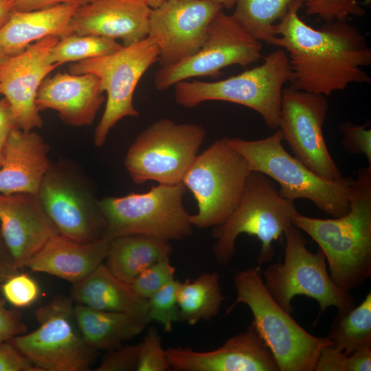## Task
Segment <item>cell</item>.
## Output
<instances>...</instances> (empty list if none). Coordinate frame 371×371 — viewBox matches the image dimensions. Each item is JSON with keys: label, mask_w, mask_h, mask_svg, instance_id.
<instances>
[{"label": "cell", "mask_w": 371, "mask_h": 371, "mask_svg": "<svg viewBox=\"0 0 371 371\" xmlns=\"http://www.w3.org/2000/svg\"><path fill=\"white\" fill-rule=\"evenodd\" d=\"M304 3L295 1L274 27L269 44L281 47L289 57L291 87L329 96L352 83H370L363 67L371 64L364 35L346 20L315 29L299 16Z\"/></svg>", "instance_id": "cell-1"}, {"label": "cell", "mask_w": 371, "mask_h": 371, "mask_svg": "<svg viewBox=\"0 0 371 371\" xmlns=\"http://www.w3.org/2000/svg\"><path fill=\"white\" fill-rule=\"evenodd\" d=\"M348 213L317 218L296 211L293 225L322 249L330 277L339 289L350 290L371 277V165L360 168L350 188Z\"/></svg>", "instance_id": "cell-2"}, {"label": "cell", "mask_w": 371, "mask_h": 371, "mask_svg": "<svg viewBox=\"0 0 371 371\" xmlns=\"http://www.w3.org/2000/svg\"><path fill=\"white\" fill-rule=\"evenodd\" d=\"M236 297L226 310L240 303L250 309L256 329L275 357L279 371H314L322 350L332 341L303 328L267 291L260 267L238 271L234 278Z\"/></svg>", "instance_id": "cell-3"}, {"label": "cell", "mask_w": 371, "mask_h": 371, "mask_svg": "<svg viewBox=\"0 0 371 371\" xmlns=\"http://www.w3.org/2000/svg\"><path fill=\"white\" fill-rule=\"evenodd\" d=\"M280 128L256 140L229 137V144L247 160L251 171L263 173L280 185V195L290 201L305 199L333 218L349 211L350 188L354 178L327 180L306 167L283 146Z\"/></svg>", "instance_id": "cell-4"}, {"label": "cell", "mask_w": 371, "mask_h": 371, "mask_svg": "<svg viewBox=\"0 0 371 371\" xmlns=\"http://www.w3.org/2000/svg\"><path fill=\"white\" fill-rule=\"evenodd\" d=\"M296 211L294 202L280 195L271 179L251 171L234 212L223 223L214 227L213 252L216 262L229 263L241 234L256 236L261 242L258 267L271 261L274 256L273 243L293 225L292 217Z\"/></svg>", "instance_id": "cell-5"}, {"label": "cell", "mask_w": 371, "mask_h": 371, "mask_svg": "<svg viewBox=\"0 0 371 371\" xmlns=\"http://www.w3.org/2000/svg\"><path fill=\"white\" fill-rule=\"evenodd\" d=\"M290 73L286 52L277 49L265 56L261 65L224 80L180 81L174 85L175 100L189 109L209 100L238 104L256 111L269 128L277 129L283 86Z\"/></svg>", "instance_id": "cell-6"}, {"label": "cell", "mask_w": 371, "mask_h": 371, "mask_svg": "<svg viewBox=\"0 0 371 371\" xmlns=\"http://www.w3.org/2000/svg\"><path fill=\"white\" fill-rule=\"evenodd\" d=\"M284 235L283 262L271 264L262 275L267 291L279 306L292 313V300L300 295L317 302L319 315L330 306L348 312L357 306L350 291L339 289L331 280L321 248L316 253L309 251L306 238L294 225Z\"/></svg>", "instance_id": "cell-7"}, {"label": "cell", "mask_w": 371, "mask_h": 371, "mask_svg": "<svg viewBox=\"0 0 371 371\" xmlns=\"http://www.w3.org/2000/svg\"><path fill=\"white\" fill-rule=\"evenodd\" d=\"M186 190L183 183H159L146 192L99 200L104 236L143 234L169 241L190 236L193 226L183 202Z\"/></svg>", "instance_id": "cell-8"}, {"label": "cell", "mask_w": 371, "mask_h": 371, "mask_svg": "<svg viewBox=\"0 0 371 371\" xmlns=\"http://www.w3.org/2000/svg\"><path fill=\"white\" fill-rule=\"evenodd\" d=\"M251 172L229 137L216 140L198 154L182 180L197 202V213L190 214L192 226L204 229L223 223L238 205Z\"/></svg>", "instance_id": "cell-9"}, {"label": "cell", "mask_w": 371, "mask_h": 371, "mask_svg": "<svg viewBox=\"0 0 371 371\" xmlns=\"http://www.w3.org/2000/svg\"><path fill=\"white\" fill-rule=\"evenodd\" d=\"M206 136L205 128L194 123H177L169 118L153 122L131 144L124 159L132 181L142 184L182 183Z\"/></svg>", "instance_id": "cell-10"}, {"label": "cell", "mask_w": 371, "mask_h": 371, "mask_svg": "<svg viewBox=\"0 0 371 371\" xmlns=\"http://www.w3.org/2000/svg\"><path fill=\"white\" fill-rule=\"evenodd\" d=\"M159 53L155 41L148 36L111 54L69 65L71 74L95 76L107 95L103 115L95 130V146L104 145L111 129L122 118L139 115L133 105V93L144 73L159 62Z\"/></svg>", "instance_id": "cell-11"}, {"label": "cell", "mask_w": 371, "mask_h": 371, "mask_svg": "<svg viewBox=\"0 0 371 371\" xmlns=\"http://www.w3.org/2000/svg\"><path fill=\"white\" fill-rule=\"evenodd\" d=\"M73 302L71 297H55L35 310L36 330L10 341L42 371H87L96 357L98 350L78 328Z\"/></svg>", "instance_id": "cell-12"}, {"label": "cell", "mask_w": 371, "mask_h": 371, "mask_svg": "<svg viewBox=\"0 0 371 371\" xmlns=\"http://www.w3.org/2000/svg\"><path fill=\"white\" fill-rule=\"evenodd\" d=\"M262 49L260 41L247 33L232 15L221 10L210 21L199 50L176 64L161 67L155 74V87L162 91L192 78H216L226 67H245L259 61Z\"/></svg>", "instance_id": "cell-13"}, {"label": "cell", "mask_w": 371, "mask_h": 371, "mask_svg": "<svg viewBox=\"0 0 371 371\" xmlns=\"http://www.w3.org/2000/svg\"><path fill=\"white\" fill-rule=\"evenodd\" d=\"M37 196L58 233L79 243L105 234L98 201L80 176L63 164H52Z\"/></svg>", "instance_id": "cell-14"}, {"label": "cell", "mask_w": 371, "mask_h": 371, "mask_svg": "<svg viewBox=\"0 0 371 371\" xmlns=\"http://www.w3.org/2000/svg\"><path fill=\"white\" fill-rule=\"evenodd\" d=\"M328 110L326 96L288 87L282 90L278 128L296 159L320 177L337 181L343 176L323 134Z\"/></svg>", "instance_id": "cell-15"}, {"label": "cell", "mask_w": 371, "mask_h": 371, "mask_svg": "<svg viewBox=\"0 0 371 371\" xmlns=\"http://www.w3.org/2000/svg\"><path fill=\"white\" fill-rule=\"evenodd\" d=\"M223 6L210 0H168L151 9L148 35L161 67L176 64L201 47L208 25Z\"/></svg>", "instance_id": "cell-16"}, {"label": "cell", "mask_w": 371, "mask_h": 371, "mask_svg": "<svg viewBox=\"0 0 371 371\" xmlns=\"http://www.w3.org/2000/svg\"><path fill=\"white\" fill-rule=\"evenodd\" d=\"M59 38L36 41L0 66L1 94L10 104L17 128L25 132L43 126L36 98L43 81L58 67L49 62V55Z\"/></svg>", "instance_id": "cell-17"}, {"label": "cell", "mask_w": 371, "mask_h": 371, "mask_svg": "<svg viewBox=\"0 0 371 371\" xmlns=\"http://www.w3.org/2000/svg\"><path fill=\"white\" fill-rule=\"evenodd\" d=\"M165 352L170 370L175 371H279L253 322L216 350L201 352L176 346L167 348Z\"/></svg>", "instance_id": "cell-18"}, {"label": "cell", "mask_w": 371, "mask_h": 371, "mask_svg": "<svg viewBox=\"0 0 371 371\" xmlns=\"http://www.w3.org/2000/svg\"><path fill=\"white\" fill-rule=\"evenodd\" d=\"M0 231L18 270L58 233L37 194L30 193L0 192Z\"/></svg>", "instance_id": "cell-19"}, {"label": "cell", "mask_w": 371, "mask_h": 371, "mask_svg": "<svg viewBox=\"0 0 371 371\" xmlns=\"http://www.w3.org/2000/svg\"><path fill=\"white\" fill-rule=\"evenodd\" d=\"M151 8L147 0H90L71 21L74 34L121 39L124 46L148 36Z\"/></svg>", "instance_id": "cell-20"}, {"label": "cell", "mask_w": 371, "mask_h": 371, "mask_svg": "<svg viewBox=\"0 0 371 371\" xmlns=\"http://www.w3.org/2000/svg\"><path fill=\"white\" fill-rule=\"evenodd\" d=\"M104 100L95 76L59 72L43 81L36 104L39 110L57 111L67 125L83 126L93 123Z\"/></svg>", "instance_id": "cell-21"}, {"label": "cell", "mask_w": 371, "mask_h": 371, "mask_svg": "<svg viewBox=\"0 0 371 371\" xmlns=\"http://www.w3.org/2000/svg\"><path fill=\"white\" fill-rule=\"evenodd\" d=\"M49 150V146L38 133L13 129L5 141L0 192L37 194L51 164Z\"/></svg>", "instance_id": "cell-22"}, {"label": "cell", "mask_w": 371, "mask_h": 371, "mask_svg": "<svg viewBox=\"0 0 371 371\" xmlns=\"http://www.w3.org/2000/svg\"><path fill=\"white\" fill-rule=\"evenodd\" d=\"M111 239L104 236L89 243H79L57 233L27 262L33 272L48 273L76 283L103 263Z\"/></svg>", "instance_id": "cell-23"}, {"label": "cell", "mask_w": 371, "mask_h": 371, "mask_svg": "<svg viewBox=\"0 0 371 371\" xmlns=\"http://www.w3.org/2000/svg\"><path fill=\"white\" fill-rule=\"evenodd\" d=\"M71 298L76 304L101 311L124 313L147 325L150 322L148 300L139 296L129 284L116 277L104 263L82 280L72 284Z\"/></svg>", "instance_id": "cell-24"}, {"label": "cell", "mask_w": 371, "mask_h": 371, "mask_svg": "<svg viewBox=\"0 0 371 371\" xmlns=\"http://www.w3.org/2000/svg\"><path fill=\"white\" fill-rule=\"evenodd\" d=\"M79 6L62 3L30 12L12 10L0 27V47L13 56L22 52L32 43L46 37L63 38L74 34L71 21Z\"/></svg>", "instance_id": "cell-25"}, {"label": "cell", "mask_w": 371, "mask_h": 371, "mask_svg": "<svg viewBox=\"0 0 371 371\" xmlns=\"http://www.w3.org/2000/svg\"><path fill=\"white\" fill-rule=\"evenodd\" d=\"M171 252L169 240L143 234L122 236L111 240L104 264L130 284L142 271L169 258Z\"/></svg>", "instance_id": "cell-26"}, {"label": "cell", "mask_w": 371, "mask_h": 371, "mask_svg": "<svg viewBox=\"0 0 371 371\" xmlns=\"http://www.w3.org/2000/svg\"><path fill=\"white\" fill-rule=\"evenodd\" d=\"M74 311L83 339L96 350L115 348L137 336L147 326L124 313L101 311L80 304L74 305Z\"/></svg>", "instance_id": "cell-27"}, {"label": "cell", "mask_w": 371, "mask_h": 371, "mask_svg": "<svg viewBox=\"0 0 371 371\" xmlns=\"http://www.w3.org/2000/svg\"><path fill=\"white\" fill-rule=\"evenodd\" d=\"M225 297L217 272L205 273L193 280L180 282L177 292L179 321L194 325L219 313Z\"/></svg>", "instance_id": "cell-28"}, {"label": "cell", "mask_w": 371, "mask_h": 371, "mask_svg": "<svg viewBox=\"0 0 371 371\" xmlns=\"http://www.w3.org/2000/svg\"><path fill=\"white\" fill-rule=\"evenodd\" d=\"M297 0H236L232 14L238 23L255 38L269 43L274 27ZM304 4L311 0H299Z\"/></svg>", "instance_id": "cell-29"}, {"label": "cell", "mask_w": 371, "mask_h": 371, "mask_svg": "<svg viewBox=\"0 0 371 371\" xmlns=\"http://www.w3.org/2000/svg\"><path fill=\"white\" fill-rule=\"evenodd\" d=\"M327 337L333 346L350 355L358 348L371 344V293L348 312H338Z\"/></svg>", "instance_id": "cell-30"}, {"label": "cell", "mask_w": 371, "mask_h": 371, "mask_svg": "<svg viewBox=\"0 0 371 371\" xmlns=\"http://www.w3.org/2000/svg\"><path fill=\"white\" fill-rule=\"evenodd\" d=\"M122 47L123 45L112 38L71 34L59 38L49 52V60L59 66L109 54Z\"/></svg>", "instance_id": "cell-31"}, {"label": "cell", "mask_w": 371, "mask_h": 371, "mask_svg": "<svg viewBox=\"0 0 371 371\" xmlns=\"http://www.w3.org/2000/svg\"><path fill=\"white\" fill-rule=\"evenodd\" d=\"M180 282L173 280L148 299V315L151 321L159 323L164 330H172V324L179 321L177 292Z\"/></svg>", "instance_id": "cell-32"}, {"label": "cell", "mask_w": 371, "mask_h": 371, "mask_svg": "<svg viewBox=\"0 0 371 371\" xmlns=\"http://www.w3.org/2000/svg\"><path fill=\"white\" fill-rule=\"evenodd\" d=\"M175 268L170 257L148 267L130 284L141 297L148 300L169 282L175 280Z\"/></svg>", "instance_id": "cell-33"}, {"label": "cell", "mask_w": 371, "mask_h": 371, "mask_svg": "<svg viewBox=\"0 0 371 371\" xmlns=\"http://www.w3.org/2000/svg\"><path fill=\"white\" fill-rule=\"evenodd\" d=\"M0 290L5 301L21 308L32 305L40 293L37 282L27 273L19 272L9 277Z\"/></svg>", "instance_id": "cell-34"}, {"label": "cell", "mask_w": 371, "mask_h": 371, "mask_svg": "<svg viewBox=\"0 0 371 371\" xmlns=\"http://www.w3.org/2000/svg\"><path fill=\"white\" fill-rule=\"evenodd\" d=\"M305 5L307 15H316L326 22L361 17L366 13L358 0H311Z\"/></svg>", "instance_id": "cell-35"}, {"label": "cell", "mask_w": 371, "mask_h": 371, "mask_svg": "<svg viewBox=\"0 0 371 371\" xmlns=\"http://www.w3.org/2000/svg\"><path fill=\"white\" fill-rule=\"evenodd\" d=\"M139 354L137 371H166L170 370L161 336L155 327H150L139 344Z\"/></svg>", "instance_id": "cell-36"}, {"label": "cell", "mask_w": 371, "mask_h": 371, "mask_svg": "<svg viewBox=\"0 0 371 371\" xmlns=\"http://www.w3.org/2000/svg\"><path fill=\"white\" fill-rule=\"evenodd\" d=\"M370 120L363 124L347 121L339 124L342 146L350 154L363 155L371 165V129Z\"/></svg>", "instance_id": "cell-37"}, {"label": "cell", "mask_w": 371, "mask_h": 371, "mask_svg": "<svg viewBox=\"0 0 371 371\" xmlns=\"http://www.w3.org/2000/svg\"><path fill=\"white\" fill-rule=\"evenodd\" d=\"M96 371L137 370L139 345H121L107 350Z\"/></svg>", "instance_id": "cell-38"}, {"label": "cell", "mask_w": 371, "mask_h": 371, "mask_svg": "<svg viewBox=\"0 0 371 371\" xmlns=\"http://www.w3.org/2000/svg\"><path fill=\"white\" fill-rule=\"evenodd\" d=\"M0 371H42L10 341L0 344Z\"/></svg>", "instance_id": "cell-39"}, {"label": "cell", "mask_w": 371, "mask_h": 371, "mask_svg": "<svg viewBox=\"0 0 371 371\" xmlns=\"http://www.w3.org/2000/svg\"><path fill=\"white\" fill-rule=\"evenodd\" d=\"M26 332L20 313L7 308L5 299L0 297V344Z\"/></svg>", "instance_id": "cell-40"}, {"label": "cell", "mask_w": 371, "mask_h": 371, "mask_svg": "<svg viewBox=\"0 0 371 371\" xmlns=\"http://www.w3.org/2000/svg\"><path fill=\"white\" fill-rule=\"evenodd\" d=\"M348 356L333 345L327 346L320 352L314 371H345Z\"/></svg>", "instance_id": "cell-41"}, {"label": "cell", "mask_w": 371, "mask_h": 371, "mask_svg": "<svg viewBox=\"0 0 371 371\" xmlns=\"http://www.w3.org/2000/svg\"><path fill=\"white\" fill-rule=\"evenodd\" d=\"M371 370V344L361 346L346 358L345 371Z\"/></svg>", "instance_id": "cell-42"}, {"label": "cell", "mask_w": 371, "mask_h": 371, "mask_svg": "<svg viewBox=\"0 0 371 371\" xmlns=\"http://www.w3.org/2000/svg\"><path fill=\"white\" fill-rule=\"evenodd\" d=\"M90 0H14L13 10L30 12L49 8L62 3H73L79 5L88 3Z\"/></svg>", "instance_id": "cell-43"}, {"label": "cell", "mask_w": 371, "mask_h": 371, "mask_svg": "<svg viewBox=\"0 0 371 371\" xmlns=\"http://www.w3.org/2000/svg\"><path fill=\"white\" fill-rule=\"evenodd\" d=\"M19 272L0 231V289L1 284L11 276Z\"/></svg>", "instance_id": "cell-44"}, {"label": "cell", "mask_w": 371, "mask_h": 371, "mask_svg": "<svg viewBox=\"0 0 371 371\" xmlns=\"http://www.w3.org/2000/svg\"><path fill=\"white\" fill-rule=\"evenodd\" d=\"M15 128H18L9 102L5 98L0 99V139H5Z\"/></svg>", "instance_id": "cell-45"}, {"label": "cell", "mask_w": 371, "mask_h": 371, "mask_svg": "<svg viewBox=\"0 0 371 371\" xmlns=\"http://www.w3.org/2000/svg\"><path fill=\"white\" fill-rule=\"evenodd\" d=\"M14 8V0H0V27L8 19Z\"/></svg>", "instance_id": "cell-46"}, {"label": "cell", "mask_w": 371, "mask_h": 371, "mask_svg": "<svg viewBox=\"0 0 371 371\" xmlns=\"http://www.w3.org/2000/svg\"><path fill=\"white\" fill-rule=\"evenodd\" d=\"M211 1L221 4L223 8L232 9L234 7L236 0H210Z\"/></svg>", "instance_id": "cell-47"}, {"label": "cell", "mask_w": 371, "mask_h": 371, "mask_svg": "<svg viewBox=\"0 0 371 371\" xmlns=\"http://www.w3.org/2000/svg\"><path fill=\"white\" fill-rule=\"evenodd\" d=\"M5 139H0V168L2 166L4 160V148Z\"/></svg>", "instance_id": "cell-48"}, {"label": "cell", "mask_w": 371, "mask_h": 371, "mask_svg": "<svg viewBox=\"0 0 371 371\" xmlns=\"http://www.w3.org/2000/svg\"><path fill=\"white\" fill-rule=\"evenodd\" d=\"M168 0H147L148 5L153 9L156 8Z\"/></svg>", "instance_id": "cell-49"}, {"label": "cell", "mask_w": 371, "mask_h": 371, "mask_svg": "<svg viewBox=\"0 0 371 371\" xmlns=\"http://www.w3.org/2000/svg\"><path fill=\"white\" fill-rule=\"evenodd\" d=\"M3 49L0 47V66L10 57Z\"/></svg>", "instance_id": "cell-50"}, {"label": "cell", "mask_w": 371, "mask_h": 371, "mask_svg": "<svg viewBox=\"0 0 371 371\" xmlns=\"http://www.w3.org/2000/svg\"><path fill=\"white\" fill-rule=\"evenodd\" d=\"M370 2H371V0H365V3H366L367 5L370 4Z\"/></svg>", "instance_id": "cell-51"}, {"label": "cell", "mask_w": 371, "mask_h": 371, "mask_svg": "<svg viewBox=\"0 0 371 371\" xmlns=\"http://www.w3.org/2000/svg\"><path fill=\"white\" fill-rule=\"evenodd\" d=\"M0 95H1V90H0Z\"/></svg>", "instance_id": "cell-52"}]
</instances>
